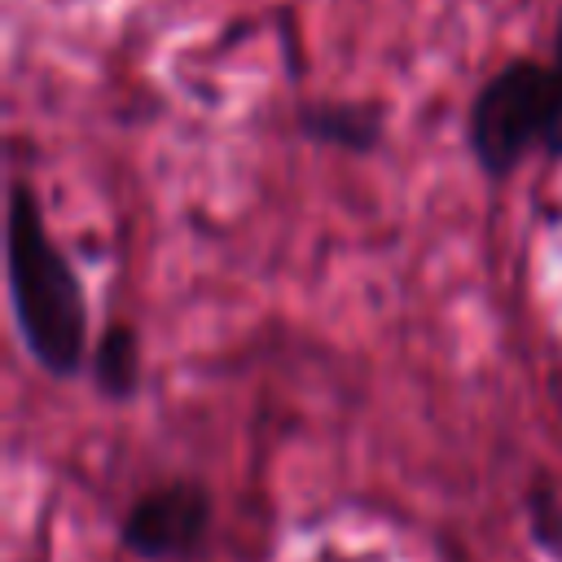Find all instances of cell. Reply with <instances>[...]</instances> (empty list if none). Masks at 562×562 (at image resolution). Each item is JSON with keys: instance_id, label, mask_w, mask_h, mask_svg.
<instances>
[{"instance_id": "6da1fadb", "label": "cell", "mask_w": 562, "mask_h": 562, "mask_svg": "<svg viewBox=\"0 0 562 562\" xmlns=\"http://www.w3.org/2000/svg\"><path fill=\"white\" fill-rule=\"evenodd\" d=\"M4 281L31 360L48 378H79L92 351L88 294L70 255L53 241L44 206L26 180H13L4 202Z\"/></svg>"}, {"instance_id": "7a4b0ae2", "label": "cell", "mask_w": 562, "mask_h": 562, "mask_svg": "<svg viewBox=\"0 0 562 562\" xmlns=\"http://www.w3.org/2000/svg\"><path fill=\"white\" fill-rule=\"evenodd\" d=\"M553 127V70L536 57H509L470 101L465 140L487 180H509Z\"/></svg>"}, {"instance_id": "3957f363", "label": "cell", "mask_w": 562, "mask_h": 562, "mask_svg": "<svg viewBox=\"0 0 562 562\" xmlns=\"http://www.w3.org/2000/svg\"><path fill=\"white\" fill-rule=\"evenodd\" d=\"M211 518H215V501H211L206 483L167 479L127 505V514L119 522V544L140 562L198 558L206 544Z\"/></svg>"}, {"instance_id": "277c9868", "label": "cell", "mask_w": 562, "mask_h": 562, "mask_svg": "<svg viewBox=\"0 0 562 562\" xmlns=\"http://www.w3.org/2000/svg\"><path fill=\"white\" fill-rule=\"evenodd\" d=\"M299 132L325 149L338 154H373L386 136V110L382 101L338 97V101H303L294 114Z\"/></svg>"}, {"instance_id": "5b68a950", "label": "cell", "mask_w": 562, "mask_h": 562, "mask_svg": "<svg viewBox=\"0 0 562 562\" xmlns=\"http://www.w3.org/2000/svg\"><path fill=\"white\" fill-rule=\"evenodd\" d=\"M88 378L110 404H127L140 391V334L127 321H110L88 351Z\"/></svg>"}, {"instance_id": "8992f818", "label": "cell", "mask_w": 562, "mask_h": 562, "mask_svg": "<svg viewBox=\"0 0 562 562\" xmlns=\"http://www.w3.org/2000/svg\"><path fill=\"white\" fill-rule=\"evenodd\" d=\"M527 531L544 553H562V501L549 479L527 487Z\"/></svg>"}, {"instance_id": "52a82bcc", "label": "cell", "mask_w": 562, "mask_h": 562, "mask_svg": "<svg viewBox=\"0 0 562 562\" xmlns=\"http://www.w3.org/2000/svg\"><path fill=\"white\" fill-rule=\"evenodd\" d=\"M553 127L544 136V158H562V9H558V22H553Z\"/></svg>"}]
</instances>
